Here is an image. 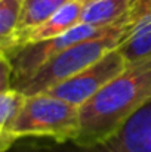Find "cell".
I'll list each match as a JSON object with an SVG mask.
<instances>
[{
    "label": "cell",
    "mask_w": 151,
    "mask_h": 152,
    "mask_svg": "<svg viewBox=\"0 0 151 152\" xmlns=\"http://www.w3.org/2000/svg\"><path fill=\"white\" fill-rule=\"evenodd\" d=\"M151 102V56L132 62L94 98L80 106V130L71 143L88 145L116 132Z\"/></svg>",
    "instance_id": "cell-1"
},
{
    "label": "cell",
    "mask_w": 151,
    "mask_h": 152,
    "mask_svg": "<svg viewBox=\"0 0 151 152\" xmlns=\"http://www.w3.org/2000/svg\"><path fill=\"white\" fill-rule=\"evenodd\" d=\"M80 130V106L56 98L48 92L27 95L15 123L0 139V149L6 152L16 140L27 137L52 139L55 143L73 142Z\"/></svg>",
    "instance_id": "cell-2"
},
{
    "label": "cell",
    "mask_w": 151,
    "mask_h": 152,
    "mask_svg": "<svg viewBox=\"0 0 151 152\" xmlns=\"http://www.w3.org/2000/svg\"><path fill=\"white\" fill-rule=\"evenodd\" d=\"M136 9L132 13H129L127 16L117 21L104 34L83 40V42L65 49L64 52L58 53L56 56H53L43 66H40L28 80H25L22 84H19L18 89L22 90L25 95L46 92L52 86L76 75L77 72L83 71L89 65L95 64L108 52L117 49L123 43V40L127 34V30L133 21Z\"/></svg>",
    "instance_id": "cell-3"
},
{
    "label": "cell",
    "mask_w": 151,
    "mask_h": 152,
    "mask_svg": "<svg viewBox=\"0 0 151 152\" xmlns=\"http://www.w3.org/2000/svg\"><path fill=\"white\" fill-rule=\"evenodd\" d=\"M116 22L108 24V25H94V24H88V22L82 21V22L76 24L73 28H70L68 31H65L64 34H61L55 39L45 40V42H40V43L27 45V46H22V48L16 49L15 52H12L9 55L6 53L10 58L12 68H13L12 86L18 87L25 80H28L40 66H43L48 61H50L53 56H56L58 53L64 52L65 49H68V48H71V46H74V45H77L83 40H88V39L96 37L99 34H104Z\"/></svg>",
    "instance_id": "cell-4"
},
{
    "label": "cell",
    "mask_w": 151,
    "mask_h": 152,
    "mask_svg": "<svg viewBox=\"0 0 151 152\" xmlns=\"http://www.w3.org/2000/svg\"><path fill=\"white\" fill-rule=\"evenodd\" d=\"M127 65L129 62L119 46L117 49L104 55L95 64L89 65L76 75L52 86L46 92L73 105L83 106L116 77H119L127 68Z\"/></svg>",
    "instance_id": "cell-5"
},
{
    "label": "cell",
    "mask_w": 151,
    "mask_h": 152,
    "mask_svg": "<svg viewBox=\"0 0 151 152\" xmlns=\"http://www.w3.org/2000/svg\"><path fill=\"white\" fill-rule=\"evenodd\" d=\"M37 152H151V102L101 140L88 145L55 143L52 148Z\"/></svg>",
    "instance_id": "cell-6"
},
{
    "label": "cell",
    "mask_w": 151,
    "mask_h": 152,
    "mask_svg": "<svg viewBox=\"0 0 151 152\" xmlns=\"http://www.w3.org/2000/svg\"><path fill=\"white\" fill-rule=\"evenodd\" d=\"M83 9H85V4L82 1L68 0L58 10H55L46 21H43L40 25H37L33 30H30L28 33L19 36L16 43H15V48L9 53L15 52L16 49H19L22 46L33 45V43H40V42L50 40V39H55V37L64 34L65 31L73 28L76 24L82 22Z\"/></svg>",
    "instance_id": "cell-7"
},
{
    "label": "cell",
    "mask_w": 151,
    "mask_h": 152,
    "mask_svg": "<svg viewBox=\"0 0 151 152\" xmlns=\"http://www.w3.org/2000/svg\"><path fill=\"white\" fill-rule=\"evenodd\" d=\"M120 50L129 64L151 56V0H142L138 6Z\"/></svg>",
    "instance_id": "cell-8"
},
{
    "label": "cell",
    "mask_w": 151,
    "mask_h": 152,
    "mask_svg": "<svg viewBox=\"0 0 151 152\" xmlns=\"http://www.w3.org/2000/svg\"><path fill=\"white\" fill-rule=\"evenodd\" d=\"M142 0H94L85 4L82 21L94 25H108L132 13Z\"/></svg>",
    "instance_id": "cell-9"
},
{
    "label": "cell",
    "mask_w": 151,
    "mask_h": 152,
    "mask_svg": "<svg viewBox=\"0 0 151 152\" xmlns=\"http://www.w3.org/2000/svg\"><path fill=\"white\" fill-rule=\"evenodd\" d=\"M25 0H0V48L7 53L18 34Z\"/></svg>",
    "instance_id": "cell-10"
},
{
    "label": "cell",
    "mask_w": 151,
    "mask_h": 152,
    "mask_svg": "<svg viewBox=\"0 0 151 152\" xmlns=\"http://www.w3.org/2000/svg\"><path fill=\"white\" fill-rule=\"evenodd\" d=\"M68 0H25L21 25H19V30H18V34L15 37L12 49L15 48V43H16L19 36H22V34L28 33L30 30H33L34 27L40 25L43 21H46L55 10H58Z\"/></svg>",
    "instance_id": "cell-11"
},
{
    "label": "cell",
    "mask_w": 151,
    "mask_h": 152,
    "mask_svg": "<svg viewBox=\"0 0 151 152\" xmlns=\"http://www.w3.org/2000/svg\"><path fill=\"white\" fill-rule=\"evenodd\" d=\"M25 101L27 95L18 87H9L0 92V139L6 136L15 123Z\"/></svg>",
    "instance_id": "cell-12"
},
{
    "label": "cell",
    "mask_w": 151,
    "mask_h": 152,
    "mask_svg": "<svg viewBox=\"0 0 151 152\" xmlns=\"http://www.w3.org/2000/svg\"><path fill=\"white\" fill-rule=\"evenodd\" d=\"M79 1H82L83 4H88V3H91V1H94V0H79Z\"/></svg>",
    "instance_id": "cell-13"
}]
</instances>
